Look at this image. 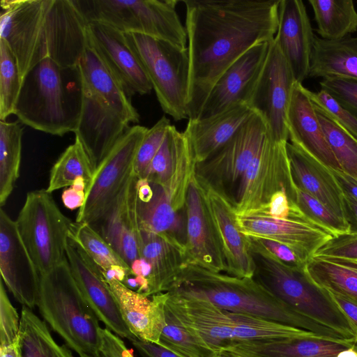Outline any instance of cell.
<instances>
[{"mask_svg": "<svg viewBox=\"0 0 357 357\" xmlns=\"http://www.w3.org/2000/svg\"><path fill=\"white\" fill-rule=\"evenodd\" d=\"M331 171L342 191L357 199V178L341 169H331Z\"/></svg>", "mask_w": 357, "mask_h": 357, "instance_id": "55", "label": "cell"}, {"mask_svg": "<svg viewBox=\"0 0 357 357\" xmlns=\"http://www.w3.org/2000/svg\"><path fill=\"white\" fill-rule=\"evenodd\" d=\"M142 259L150 268L148 296L169 291L185 264V250L159 235L142 231Z\"/></svg>", "mask_w": 357, "mask_h": 357, "instance_id": "30", "label": "cell"}, {"mask_svg": "<svg viewBox=\"0 0 357 357\" xmlns=\"http://www.w3.org/2000/svg\"><path fill=\"white\" fill-rule=\"evenodd\" d=\"M317 32L325 40H336L357 31V10L351 0H309Z\"/></svg>", "mask_w": 357, "mask_h": 357, "instance_id": "34", "label": "cell"}, {"mask_svg": "<svg viewBox=\"0 0 357 357\" xmlns=\"http://www.w3.org/2000/svg\"><path fill=\"white\" fill-rule=\"evenodd\" d=\"M314 34L301 0H280L275 40L296 82L309 76Z\"/></svg>", "mask_w": 357, "mask_h": 357, "instance_id": "22", "label": "cell"}, {"mask_svg": "<svg viewBox=\"0 0 357 357\" xmlns=\"http://www.w3.org/2000/svg\"><path fill=\"white\" fill-rule=\"evenodd\" d=\"M309 76L357 79V37L325 40L315 35Z\"/></svg>", "mask_w": 357, "mask_h": 357, "instance_id": "31", "label": "cell"}, {"mask_svg": "<svg viewBox=\"0 0 357 357\" xmlns=\"http://www.w3.org/2000/svg\"><path fill=\"white\" fill-rule=\"evenodd\" d=\"M185 139V135L171 125L164 141L149 166L146 179L165 185L172 176L178 151Z\"/></svg>", "mask_w": 357, "mask_h": 357, "instance_id": "42", "label": "cell"}, {"mask_svg": "<svg viewBox=\"0 0 357 357\" xmlns=\"http://www.w3.org/2000/svg\"><path fill=\"white\" fill-rule=\"evenodd\" d=\"M337 357H357V351L353 347L347 348L340 351Z\"/></svg>", "mask_w": 357, "mask_h": 357, "instance_id": "57", "label": "cell"}, {"mask_svg": "<svg viewBox=\"0 0 357 357\" xmlns=\"http://www.w3.org/2000/svg\"><path fill=\"white\" fill-rule=\"evenodd\" d=\"M269 134L264 119L254 112L229 142L206 160L195 162V178L234 206L243 176Z\"/></svg>", "mask_w": 357, "mask_h": 357, "instance_id": "11", "label": "cell"}, {"mask_svg": "<svg viewBox=\"0 0 357 357\" xmlns=\"http://www.w3.org/2000/svg\"><path fill=\"white\" fill-rule=\"evenodd\" d=\"M131 342L132 345L142 357H178L160 344L137 339Z\"/></svg>", "mask_w": 357, "mask_h": 357, "instance_id": "52", "label": "cell"}, {"mask_svg": "<svg viewBox=\"0 0 357 357\" xmlns=\"http://www.w3.org/2000/svg\"><path fill=\"white\" fill-rule=\"evenodd\" d=\"M313 257L357 260V234L347 233L333 236Z\"/></svg>", "mask_w": 357, "mask_h": 357, "instance_id": "47", "label": "cell"}, {"mask_svg": "<svg viewBox=\"0 0 357 357\" xmlns=\"http://www.w3.org/2000/svg\"><path fill=\"white\" fill-rule=\"evenodd\" d=\"M287 127L291 144L328 167L341 169L326 141L307 88L301 83L296 82L294 85L287 114Z\"/></svg>", "mask_w": 357, "mask_h": 357, "instance_id": "24", "label": "cell"}, {"mask_svg": "<svg viewBox=\"0 0 357 357\" xmlns=\"http://www.w3.org/2000/svg\"><path fill=\"white\" fill-rule=\"evenodd\" d=\"M36 306L43 320L79 357L100 351V321L79 291L67 259L40 275Z\"/></svg>", "mask_w": 357, "mask_h": 357, "instance_id": "6", "label": "cell"}, {"mask_svg": "<svg viewBox=\"0 0 357 357\" xmlns=\"http://www.w3.org/2000/svg\"><path fill=\"white\" fill-rule=\"evenodd\" d=\"M88 185L86 181L79 178L68 188H66L61 195L64 206L70 210L79 209L83 206L87 192Z\"/></svg>", "mask_w": 357, "mask_h": 357, "instance_id": "51", "label": "cell"}, {"mask_svg": "<svg viewBox=\"0 0 357 357\" xmlns=\"http://www.w3.org/2000/svg\"><path fill=\"white\" fill-rule=\"evenodd\" d=\"M295 204L304 220L327 231L333 236L349 233L347 221L335 214L317 199L298 189Z\"/></svg>", "mask_w": 357, "mask_h": 357, "instance_id": "40", "label": "cell"}, {"mask_svg": "<svg viewBox=\"0 0 357 357\" xmlns=\"http://www.w3.org/2000/svg\"><path fill=\"white\" fill-rule=\"evenodd\" d=\"M238 225L248 236L266 238L282 243L309 261L333 236L302 220L280 219L257 214H236Z\"/></svg>", "mask_w": 357, "mask_h": 357, "instance_id": "21", "label": "cell"}, {"mask_svg": "<svg viewBox=\"0 0 357 357\" xmlns=\"http://www.w3.org/2000/svg\"><path fill=\"white\" fill-rule=\"evenodd\" d=\"M296 82L274 38L248 105L264 119L276 142H287L289 139L287 114Z\"/></svg>", "mask_w": 357, "mask_h": 357, "instance_id": "14", "label": "cell"}, {"mask_svg": "<svg viewBox=\"0 0 357 357\" xmlns=\"http://www.w3.org/2000/svg\"><path fill=\"white\" fill-rule=\"evenodd\" d=\"M201 186L222 245L227 264L226 273L252 278L254 264L248 236L242 232L238 225L234 206L213 190Z\"/></svg>", "mask_w": 357, "mask_h": 357, "instance_id": "25", "label": "cell"}, {"mask_svg": "<svg viewBox=\"0 0 357 357\" xmlns=\"http://www.w3.org/2000/svg\"><path fill=\"white\" fill-rule=\"evenodd\" d=\"M319 84L321 89L357 118V79L331 77L322 79Z\"/></svg>", "mask_w": 357, "mask_h": 357, "instance_id": "45", "label": "cell"}, {"mask_svg": "<svg viewBox=\"0 0 357 357\" xmlns=\"http://www.w3.org/2000/svg\"><path fill=\"white\" fill-rule=\"evenodd\" d=\"M109 357H135L122 338L107 328L100 329V348Z\"/></svg>", "mask_w": 357, "mask_h": 357, "instance_id": "50", "label": "cell"}, {"mask_svg": "<svg viewBox=\"0 0 357 357\" xmlns=\"http://www.w3.org/2000/svg\"><path fill=\"white\" fill-rule=\"evenodd\" d=\"M21 87L16 59L6 43L0 39V121L14 114Z\"/></svg>", "mask_w": 357, "mask_h": 357, "instance_id": "39", "label": "cell"}, {"mask_svg": "<svg viewBox=\"0 0 357 357\" xmlns=\"http://www.w3.org/2000/svg\"><path fill=\"white\" fill-rule=\"evenodd\" d=\"M271 41L254 45L222 73L211 89L197 119L209 117L236 103L248 104Z\"/></svg>", "mask_w": 357, "mask_h": 357, "instance_id": "19", "label": "cell"}, {"mask_svg": "<svg viewBox=\"0 0 357 357\" xmlns=\"http://www.w3.org/2000/svg\"><path fill=\"white\" fill-rule=\"evenodd\" d=\"M137 178L132 173L107 211L91 225L128 264L133 278H141L145 268L136 206Z\"/></svg>", "mask_w": 357, "mask_h": 357, "instance_id": "15", "label": "cell"}, {"mask_svg": "<svg viewBox=\"0 0 357 357\" xmlns=\"http://www.w3.org/2000/svg\"><path fill=\"white\" fill-rule=\"evenodd\" d=\"M217 357H241L239 356H237L236 354H234L232 353L222 351L219 353L215 354Z\"/></svg>", "mask_w": 357, "mask_h": 357, "instance_id": "58", "label": "cell"}, {"mask_svg": "<svg viewBox=\"0 0 357 357\" xmlns=\"http://www.w3.org/2000/svg\"><path fill=\"white\" fill-rule=\"evenodd\" d=\"M213 357H217L216 355L214 354L213 356Z\"/></svg>", "mask_w": 357, "mask_h": 357, "instance_id": "61", "label": "cell"}, {"mask_svg": "<svg viewBox=\"0 0 357 357\" xmlns=\"http://www.w3.org/2000/svg\"><path fill=\"white\" fill-rule=\"evenodd\" d=\"M136 206L142 231L165 237L185 250V211L173 208L161 185L146 178H137Z\"/></svg>", "mask_w": 357, "mask_h": 357, "instance_id": "26", "label": "cell"}, {"mask_svg": "<svg viewBox=\"0 0 357 357\" xmlns=\"http://www.w3.org/2000/svg\"><path fill=\"white\" fill-rule=\"evenodd\" d=\"M248 238L251 243L266 250L284 264L294 268H306L308 261L289 246L266 238L248 236Z\"/></svg>", "mask_w": 357, "mask_h": 357, "instance_id": "48", "label": "cell"}, {"mask_svg": "<svg viewBox=\"0 0 357 357\" xmlns=\"http://www.w3.org/2000/svg\"><path fill=\"white\" fill-rule=\"evenodd\" d=\"M167 292L206 300L230 312L344 339L335 331L295 312L252 278L237 277L212 271L197 264H184Z\"/></svg>", "mask_w": 357, "mask_h": 357, "instance_id": "4", "label": "cell"}, {"mask_svg": "<svg viewBox=\"0 0 357 357\" xmlns=\"http://www.w3.org/2000/svg\"><path fill=\"white\" fill-rule=\"evenodd\" d=\"M287 142H276L269 134L239 186L234 205L237 215L260 211L280 190H285L291 202L295 204L296 187L291 174Z\"/></svg>", "mask_w": 357, "mask_h": 357, "instance_id": "12", "label": "cell"}, {"mask_svg": "<svg viewBox=\"0 0 357 357\" xmlns=\"http://www.w3.org/2000/svg\"><path fill=\"white\" fill-rule=\"evenodd\" d=\"M86 34L90 44L129 98L151 91V82L123 32L107 24L93 22L88 23Z\"/></svg>", "mask_w": 357, "mask_h": 357, "instance_id": "18", "label": "cell"}, {"mask_svg": "<svg viewBox=\"0 0 357 357\" xmlns=\"http://www.w3.org/2000/svg\"><path fill=\"white\" fill-rule=\"evenodd\" d=\"M306 271L320 287L357 302V266L350 260L312 257Z\"/></svg>", "mask_w": 357, "mask_h": 357, "instance_id": "33", "label": "cell"}, {"mask_svg": "<svg viewBox=\"0 0 357 357\" xmlns=\"http://www.w3.org/2000/svg\"><path fill=\"white\" fill-rule=\"evenodd\" d=\"M280 0H185L190 55L188 120L222 73L254 45L274 39Z\"/></svg>", "mask_w": 357, "mask_h": 357, "instance_id": "1", "label": "cell"}, {"mask_svg": "<svg viewBox=\"0 0 357 357\" xmlns=\"http://www.w3.org/2000/svg\"><path fill=\"white\" fill-rule=\"evenodd\" d=\"M307 93L316 109L357 139V118L354 115L323 89L314 92L307 89Z\"/></svg>", "mask_w": 357, "mask_h": 357, "instance_id": "44", "label": "cell"}, {"mask_svg": "<svg viewBox=\"0 0 357 357\" xmlns=\"http://www.w3.org/2000/svg\"><path fill=\"white\" fill-rule=\"evenodd\" d=\"M87 23L107 24L123 33H137L186 47L185 27L173 0H74Z\"/></svg>", "mask_w": 357, "mask_h": 357, "instance_id": "7", "label": "cell"}, {"mask_svg": "<svg viewBox=\"0 0 357 357\" xmlns=\"http://www.w3.org/2000/svg\"><path fill=\"white\" fill-rule=\"evenodd\" d=\"M354 340L294 338L235 343L222 351L241 357H337L354 346Z\"/></svg>", "mask_w": 357, "mask_h": 357, "instance_id": "29", "label": "cell"}, {"mask_svg": "<svg viewBox=\"0 0 357 357\" xmlns=\"http://www.w3.org/2000/svg\"><path fill=\"white\" fill-rule=\"evenodd\" d=\"M328 292L335 303L347 316L354 328L356 337L354 349L357 351V302L340 294L329 291Z\"/></svg>", "mask_w": 357, "mask_h": 357, "instance_id": "53", "label": "cell"}, {"mask_svg": "<svg viewBox=\"0 0 357 357\" xmlns=\"http://www.w3.org/2000/svg\"><path fill=\"white\" fill-rule=\"evenodd\" d=\"M46 189L30 191L17 220L20 236L40 275L67 259L69 233L74 223Z\"/></svg>", "mask_w": 357, "mask_h": 357, "instance_id": "10", "label": "cell"}, {"mask_svg": "<svg viewBox=\"0 0 357 357\" xmlns=\"http://www.w3.org/2000/svg\"><path fill=\"white\" fill-rule=\"evenodd\" d=\"M94 172L86 152L75 137V142L66 149L52 167L46 190L52 193L68 188L79 178L86 181L89 188Z\"/></svg>", "mask_w": 357, "mask_h": 357, "instance_id": "37", "label": "cell"}, {"mask_svg": "<svg viewBox=\"0 0 357 357\" xmlns=\"http://www.w3.org/2000/svg\"><path fill=\"white\" fill-rule=\"evenodd\" d=\"M20 317L11 303L6 286L0 281V346H6L20 340Z\"/></svg>", "mask_w": 357, "mask_h": 357, "instance_id": "46", "label": "cell"}, {"mask_svg": "<svg viewBox=\"0 0 357 357\" xmlns=\"http://www.w3.org/2000/svg\"><path fill=\"white\" fill-rule=\"evenodd\" d=\"M280 219L298 220L300 211L296 204L291 202L285 190L275 192L271 198L268 204L256 213Z\"/></svg>", "mask_w": 357, "mask_h": 357, "instance_id": "49", "label": "cell"}, {"mask_svg": "<svg viewBox=\"0 0 357 357\" xmlns=\"http://www.w3.org/2000/svg\"><path fill=\"white\" fill-rule=\"evenodd\" d=\"M253 113L248 104L239 102L209 117L188 120L183 132L195 162L206 160L224 146Z\"/></svg>", "mask_w": 357, "mask_h": 357, "instance_id": "28", "label": "cell"}, {"mask_svg": "<svg viewBox=\"0 0 357 357\" xmlns=\"http://www.w3.org/2000/svg\"><path fill=\"white\" fill-rule=\"evenodd\" d=\"M0 39L13 52L22 79L50 58L76 68L87 43L88 23L73 0H1Z\"/></svg>", "mask_w": 357, "mask_h": 357, "instance_id": "2", "label": "cell"}, {"mask_svg": "<svg viewBox=\"0 0 357 357\" xmlns=\"http://www.w3.org/2000/svg\"><path fill=\"white\" fill-rule=\"evenodd\" d=\"M142 63L163 112L174 121L188 119L190 55L188 47L137 33H124Z\"/></svg>", "mask_w": 357, "mask_h": 357, "instance_id": "9", "label": "cell"}, {"mask_svg": "<svg viewBox=\"0 0 357 357\" xmlns=\"http://www.w3.org/2000/svg\"><path fill=\"white\" fill-rule=\"evenodd\" d=\"M23 128L0 121V206H4L20 176Z\"/></svg>", "mask_w": 357, "mask_h": 357, "instance_id": "36", "label": "cell"}, {"mask_svg": "<svg viewBox=\"0 0 357 357\" xmlns=\"http://www.w3.org/2000/svg\"><path fill=\"white\" fill-rule=\"evenodd\" d=\"M104 279L132 335L137 340L158 344L165 325L167 292L148 296L116 279Z\"/></svg>", "mask_w": 357, "mask_h": 357, "instance_id": "23", "label": "cell"}, {"mask_svg": "<svg viewBox=\"0 0 357 357\" xmlns=\"http://www.w3.org/2000/svg\"><path fill=\"white\" fill-rule=\"evenodd\" d=\"M349 260V259H348ZM354 264L357 266V260H350Z\"/></svg>", "mask_w": 357, "mask_h": 357, "instance_id": "60", "label": "cell"}, {"mask_svg": "<svg viewBox=\"0 0 357 357\" xmlns=\"http://www.w3.org/2000/svg\"><path fill=\"white\" fill-rule=\"evenodd\" d=\"M287 153L295 186L344 218V192L331 169L302 149L287 142Z\"/></svg>", "mask_w": 357, "mask_h": 357, "instance_id": "27", "label": "cell"}, {"mask_svg": "<svg viewBox=\"0 0 357 357\" xmlns=\"http://www.w3.org/2000/svg\"><path fill=\"white\" fill-rule=\"evenodd\" d=\"M66 257L79 291L99 321L121 338L137 339L124 322L116 299L97 266L70 241Z\"/></svg>", "mask_w": 357, "mask_h": 357, "instance_id": "20", "label": "cell"}, {"mask_svg": "<svg viewBox=\"0 0 357 357\" xmlns=\"http://www.w3.org/2000/svg\"><path fill=\"white\" fill-rule=\"evenodd\" d=\"M77 70L80 107L75 137L95 171L139 115L88 38Z\"/></svg>", "mask_w": 357, "mask_h": 357, "instance_id": "3", "label": "cell"}, {"mask_svg": "<svg viewBox=\"0 0 357 357\" xmlns=\"http://www.w3.org/2000/svg\"><path fill=\"white\" fill-rule=\"evenodd\" d=\"M250 252L256 282L297 314L355 340L354 328L347 316L328 291L312 281L306 268L288 266L250 242Z\"/></svg>", "mask_w": 357, "mask_h": 357, "instance_id": "5", "label": "cell"}, {"mask_svg": "<svg viewBox=\"0 0 357 357\" xmlns=\"http://www.w3.org/2000/svg\"><path fill=\"white\" fill-rule=\"evenodd\" d=\"M344 192V218L349 226V233L357 234V199Z\"/></svg>", "mask_w": 357, "mask_h": 357, "instance_id": "54", "label": "cell"}, {"mask_svg": "<svg viewBox=\"0 0 357 357\" xmlns=\"http://www.w3.org/2000/svg\"><path fill=\"white\" fill-rule=\"evenodd\" d=\"M0 357H22L20 339L10 344L0 346Z\"/></svg>", "mask_w": 357, "mask_h": 357, "instance_id": "56", "label": "cell"}, {"mask_svg": "<svg viewBox=\"0 0 357 357\" xmlns=\"http://www.w3.org/2000/svg\"><path fill=\"white\" fill-rule=\"evenodd\" d=\"M170 126V120L163 116L151 128H148L133 164L132 173L138 178H146L151 162L160 149Z\"/></svg>", "mask_w": 357, "mask_h": 357, "instance_id": "43", "label": "cell"}, {"mask_svg": "<svg viewBox=\"0 0 357 357\" xmlns=\"http://www.w3.org/2000/svg\"><path fill=\"white\" fill-rule=\"evenodd\" d=\"M84 357H109V356H107L105 353H103L101 350H100L99 351H98L96 354L86 356Z\"/></svg>", "mask_w": 357, "mask_h": 357, "instance_id": "59", "label": "cell"}, {"mask_svg": "<svg viewBox=\"0 0 357 357\" xmlns=\"http://www.w3.org/2000/svg\"><path fill=\"white\" fill-rule=\"evenodd\" d=\"M20 334L22 357H74L67 345L54 340L47 323L26 306L21 310Z\"/></svg>", "mask_w": 357, "mask_h": 357, "instance_id": "35", "label": "cell"}, {"mask_svg": "<svg viewBox=\"0 0 357 357\" xmlns=\"http://www.w3.org/2000/svg\"><path fill=\"white\" fill-rule=\"evenodd\" d=\"M0 272L8 290L22 306H36L40 275L26 249L16 226L0 210Z\"/></svg>", "mask_w": 357, "mask_h": 357, "instance_id": "17", "label": "cell"}, {"mask_svg": "<svg viewBox=\"0 0 357 357\" xmlns=\"http://www.w3.org/2000/svg\"><path fill=\"white\" fill-rule=\"evenodd\" d=\"M315 110L326 141L341 169L357 178V139L322 112L316 108Z\"/></svg>", "mask_w": 357, "mask_h": 357, "instance_id": "38", "label": "cell"}, {"mask_svg": "<svg viewBox=\"0 0 357 357\" xmlns=\"http://www.w3.org/2000/svg\"><path fill=\"white\" fill-rule=\"evenodd\" d=\"M185 214V264H195L212 271L226 273L222 245L204 191L195 176L188 190Z\"/></svg>", "mask_w": 357, "mask_h": 357, "instance_id": "16", "label": "cell"}, {"mask_svg": "<svg viewBox=\"0 0 357 357\" xmlns=\"http://www.w3.org/2000/svg\"><path fill=\"white\" fill-rule=\"evenodd\" d=\"M147 130L140 125L129 127L95 170L75 222L91 225L110 207L132 174L135 158Z\"/></svg>", "mask_w": 357, "mask_h": 357, "instance_id": "13", "label": "cell"}, {"mask_svg": "<svg viewBox=\"0 0 357 357\" xmlns=\"http://www.w3.org/2000/svg\"><path fill=\"white\" fill-rule=\"evenodd\" d=\"M62 68L47 58L33 66L22 82L14 114L35 130L63 136L76 130L78 114L70 111Z\"/></svg>", "mask_w": 357, "mask_h": 357, "instance_id": "8", "label": "cell"}, {"mask_svg": "<svg viewBox=\"0 0 357 357\" xmlns=\"http://www.w3.org/2000/svg\"><path fill=\"white\" fill-rule=\"evenodd\" d=\"M178 357H213L165 308V325L159 344Z\"/></svg>", "mask_w": 357, "mask_h": 357, "instance_id": "41", "label": "cell"}, {"mask_svg": "<svg viewBox=\"0 0 357 357\" xmlns=\"http://www.w3.org/2000/svg\"><path fill=\"white\" fill-rule=\"evenodd\" d=\"M69 241L86 255L105 278L125 284L132 276L128 264L89 223L74 222Z\"/></svg>", "mask_w": 357, "mask_h": 357, "instance_id": "32", "label": "cell"}]
</instances>
